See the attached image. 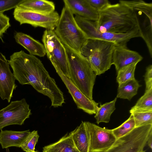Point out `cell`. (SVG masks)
<instances>
[{"mask_svg": "<svg viewBox=\"0 0 152 152\" xmlns=\"http://www.w3.org/2000/svg\"><path fill=\"white\" fill-rule=\"evenodd\" d=\"M147 144L149 147L152 149V134H151L148 138Z\"/></svg>", "mask_w": 152, "mask_h": 152, "instance_id": "d6a6232c", "label": "cell"}, {"mask_svg": "<svg viewBox=\"0 0 152 152\" xmlns=\"http://www.w3.org/2000/svg\"><path fill=\"white\" fill-rule=\"evenodd\" d=\"M14 37L16 42L27 50L30 54L40 57H44L46 54L43 44L29 35L16 32Z\"/></svg>", "mask_w": 152, "mask_h": 152, "instance_id": "2e32d148", "label": "cell"}, {"mask_svg": "<svg viewBox=\"0 0 152 152\" xmlns=\"http://www.w3.org/2000/svg\"><path fill=\"white\" fill-rule=\"evenodd\" d=\"M15 19L20 24H28L34 27H41L46 29L54 30L60 16L56 11L49 14H44L28 10L18 6L13 13Z\"/></svg>", "mask_w": 152, "mask_h": 152, "instance_id": "9c48e42d", "label": "cell"}, {"mask_svg": "<svg viewBox=\"0 0 152 152\" xmlns=\"http://www.w3.org/2000/svg\"><path fill=\"white\" fill-rule=\"evenodd\" d=\"M145 90L152 88V65H149L146 69L144 76Z\"/></svg>", "mask_w": 152, "mask_h": 152, "instance_id": "1f68e13d", "label": "cell"}, {"mask_svg": "<svg viewBox=\"0 0 152 152\" xmlns=\"http://www.w3.org/2000/svg\"><path fill=\"white\" fill-rule=\"evenodd\" d=\"M53 67L68 89L77 108L90 115L95 114L99 107V103L86 96L58 67Z\"/></svg>", "mask_w": 152, "mask_h": 152, "instance_id": "7c38bea8", "label": "cell"}, {"mask_svg": "<svg viewBox=\"0 0 152 152\" xmlns=\"http://www.w3.org/2000/svg\"><path fill=\"white\" fill-rule=\"evenodd\" d=\"M34 152H39L38 151H35Z\"/></svg>", "mask_w": 152, "mask_h": 152, "instance_id": "e575fe53", "label": "cell"}, {"mask_svg": "<svg viewBox=\"0 0 152 152\" xmlns=\"http://www.w3.org/2000/svg\"><path fill=\"white\" fill-rule=\"evenodd\" d=\"M39 137L37 131H33L27 136L20 148L26 152H34L35 146L38 142Z\"/></svg>", "mask_w": 152, "mask_h": 152, "instance_id": "83f0119b", "label": "cell"}, {"mask_svg": "<svg viewBox=\"0 0 152 152\" xmlns=\"http://www.w3.org/2000/svg\"><path fill=\"white\" fill-rule=\"evenodd\" d=\"M123 3L132 8L135 11L142 12L149 19L152 20V3H148L143 0H120Z\"/></svg>", "mask_w": 152, "mask_h": 152, "instance_id": "cb8c5ba5", "label": "cell"}, {"mask_svg": "<svg viewBox=\"0 0 152 152\" xmlns=\"http://www.w3.org/2000/svg\"><path fill=\"white\" fill-rule=\"evenodd\" d=\"M138 63H135L126 66L117 72L116 81L120 85L135 78L134 73Z\"/></svg>", "mask_w": 152, "mask_h": 152, "instance_id": "d4e9b609", "label": "cell"}, {"mask_svg": "<svg viewBox=\"0 0 152 152\" xmlns=\"http://www.w3.org/2000/svg\"><path fill=\"white\" fill-rule=\"evenodd\" d=\"M117 99L116 97L112 101L100 104L94 116L98 124L101 122L108 123L109 122L111 115L115 109Z\"/></svg>", "mask_w": 152, "mask_h": 152, "instance_id": "7402d4cb", "label": "cell"}, {"mask_svg": "<svg viewBox=\"0 0 152 152\" xmlns=\"http://www.w3.org/2000/svg\"><path fill=\"white\" fill-rule=\"evenodd\" d=\"M89 141V152H104L114 144L116 139L112 129L101 127L84 121Z\"/></svg>", "mask_w": 152, "mask_h": 152, "instance_id": "8fae6325", "label": "cell"}, {"mask_svg": "<svg viewBox=\"0 0 152 152\" xmlns=\"http://www.w3.org/2000/svg\"><path fill=\"white\" fill-rule=\"evenodd\" d=\"M54 31L64 45L78 52L88 39L77 24L74 14L66 6L62 10L57 25Z\"/></svg>", "mask_w": 152, "mask_h": 152, "instance_id": "5b68a950", "label": "cell"}, {"mask_svg": "<svg viewBox=\"0 0 152 152\" xmlns=\"http://www.w3.org/2000/svg\"><path fill=\"white\" fill-rule=\"evenodd\" d=\"M43 152H80L76 147L70 133H67L56 142L45 146Z\"/></svg>", "mask_w": 152, "mask_h": 152, "instance_id": "ac0fdd59", "label": "cell"}, {"mask_svg": "<svg viewBox=\"0 0 152 152\" xmlns=\"http://www.w3.org/2000/svg\"><path fill=\"white\" fill-rule=\"evenodd\" d=\"M141 86L135 78L118 85L116 98L130 101L137 94Z\"/></svg>", "mask_w": 152, "mask_h": 152, "instance_id": "44dd1931", "label": "cell"}, {"mask_svg": "<svg viewBox=\"0 0 152 152\" xmlns=\"http://www.w3.org/2000/svg\"><path fill=\"white\" fill-rule=\"evenodd\" d=\"M98 12L95 23L99 32L126 34L140 29L135 11L123 3L110 4Z\"/></svg>", "mask_w": 152, "mask_h": 152, "instance_id": "7a4b0ae2", "label": "cell"}, {"mask_svg": "<svg viewBox=\"0 0 152 152\" xmlns=\"http://www.w3.org/2000/svg\"><path fill=\"white\" fill-rule=\"evenodd\" d=\"M152 111V88L145 90L143 94L129 110L135 112Z\"/></svg>", "mask_w": 152, "mask_h": 152, "instance_id": "603a6c76", "label": "cell"}, {"mask_svg": "<svg viewBox=\"0 0 152 152\" xmlns=\"http://www.w3.org/2000/svg\"><path fill=\"white\" fill-rule=\"evenodd\" d=\"M152 134V124L135 127L130 132L117 139L104 152H141Z\"/></svg>", "mask_w": 152, "mask_h": 152, "instance_id": "8992f818", "label": "cell"}, {"mask_svg": "<svg viewBox=\"0 0 152 152\" xmlns=\"http://www.w3.org/2000/svg\"><path fill=\"white\" fill-rule=\"evenodd\" d=\"M30 132L29 130L16 131L1 130L0 132V144L2 148L12 146L20 148Z\"/></svg>", "mask_w": 152, "mask_h": 152, "instance_id": "e0dca14e", "label": "cell"}, {"mask_svg": "<svg viewBox=\"0 0 152 152\" xmlns=\"http://www.w3.org/2000/svg\"><path fill=\"white\" fill-rule=\"evenodd\" d=\"M65 6L67 7L73 14L87 20L96 22L99 18V12L86 0H64Z\"/></svg>", "mask_w": 152, "mask_h": 152, "instance_id": "9a60e30c", "label": "cell"}, {"mask_svg": "<svg viewBox=\"0 0 152 152\" xmlns=\"http://www.w3.org/2000/svg\"><path fill=\"white\" fill-rule=\"evenodd\" d=\"M8 61L15 80L20 84L31 85L37 92L48 96L54 107L61 106L65 103L63 93L54 79L35 56L21 50L12 54Z\"/></svg>", "mask_w": 152, "mask_h": 152, "instance_id": "6da1fadb", "label": "cell"}, {"mask_svg": "<svg viewBox=\"0 0 152 152\" xmlns=\"http://www.w3.org/2000/svg\"><path fill=\"white\" fill-rule=\"evenodd\" d=\"M142 57L136 51L127 48L126 45H116L113 50L112 64L117 72L123 68L135 63H138Z\"/></svg>", "mask_w": 152, "mask_h": 152, "instance_id": "5bb4252c", "label": "cell"}, {"mask_svg": "<svg viewBox=\"0 0 152 152\" xmlns=\"http://www.w3.org/2000/svg\"><path fill=\"white\" fill-rule=\"evenodd\" d=\"M90 5L98 12L100 11L110 4L107 0H86Z\"/></svg>", "mask_w": 152, "mask_h": 152, "instance_id": "4dcf8cb0", "label": "cell"}, {"mask_svg": "<svg viewBox=\"0 0 152 152\" xmlns=\"http://www.w3.org/2000/svg\"><path fill=\"white\" fill-rule=\"evenodd\" d=\"M10 18L3 13H0V38L3 41V34L10 26Z\"/></svg>", "mask_w": 152, "mask_h": 152, "instance_id": "f546056e", "label": "cell"}, {"mask_svg": "<svg viewBox=\"0 0 152 152\" xmlns=\"http://www.w3.org/2000/svg\"><path fill=\"white\" fill-rule=\"evenodd\" d=\"M23 0H0V13L10 10L18 5Z\"/></svg>", "mask_w": 152, "mask_h": 152, "instance_id": "f1b7e54d", "label": "cell"}, {"mask_svg": "<svg viewBox=\"0 0 152 152\" xmlns=\"http://www.w3.org/2000/svg\"><path fill=\"white\" fill-rule=\"evenodd\" d=\"M31 114L29 105L25 99L11 102L0 110V130L10 125H21Z\"/></svg>", "mask_w": 152, "mask_h": 152, "instance_id": "30bf717a", "label": "cell"}, {"mask_svg": "<svg viewBox=\"0 0 152 152\" xmlns=\"http://www.w3.org/2000/svg\"><path fill=\"white\" fill-rule=\"evenodd\" d=\"M135 127L134 120L131 114L129 117L121 125L112 129L116 139L127 134Z\"/></svg>", "mask_w": 152, "mask_h": 152, "instance_id": "484cf974", "label": "cell"}, {"mask_svg": "<svg viewBox=\"0 0 152 152\" xmlns=\"http://www.w3.org/2000/svg\"><path fill=\"white\" fill-rule=\"evenodd\" d=\"M78 26L88 39H97L111 41L116 45H126L131 39L141 37L140 29L126 34L100 33L96 29L95 21L90 20L77 15L74 17Z\"/></svg>", "mask_w": 152, "mask_h": 152, "instance_id": "ba28073f", "label": "cell"}, {"mask_svg": "<svg viewBox=\"0 0 152 152\" xmlns=\"http://www.w3.org/2000/svg\"><path fill=\"white\" fill-rule=\"evenodd\" d=\"M75 145L80 152H89V141L84 122L82 121L79 126L71 132Z\"/></svg>", "mask_w": 152, "mask_h": 152, "instance_id": "ffe728a7", "label": "cell"}, {"mask_svg": "<svg viewBox=\"0 0 152 152\" xmlns=\"http://www.w3.org/2000/svg\"><path fill=\"white\" fill-rule=\"evenodd\" d=\"M141 152H145V151H144V150H143Z\"/></svg>", "mask_w": 152, "mask_h": 152, "instance_id": "836d02e7", "label": "cell"}, {"mask_svg": "<svg viewBox=\"0 0 152 152\" xmlns=\"http://www.w3.org/2000/svg\"><path fill=\"white\" fill-rule=\"evenodd\" d=\"M116 45L111 41L88 39L80 53L88 61L96 75H99L110 69L112 65V54Z\"/></svg>", "mask_w": 152, "mask_h": 152, "instance_id": "277c9868", "label": "cell"}, {"mask_svg": "<svg viewBox=\"0 0 152 152\" xmlns=\"http://www.w3.org/2000/svg\"><path fill=\"white\" fill-rule=\"evenodd\" d=\"M42 40L47 57L53 66L58 67L65 75L69 77L65 48L54 31L46 29Z\"/></svg>", "mask_w": 152, "mask_h": 152, "instance_id": "52a82bcc", "label": "cell"}, {"mask_svg": "<svg viewBox=\"0 0 152 152\" xmlns=\"http://www.w3.org/2000/svg\"><path fill=\"white\" fill-rule=\"evenodd\" d=\"M131 114L134 118L135 127L152 124V111L135 112Z\"/></svg>", "mask_w": 152, "mask_h": 152, "instance_id": "4316f807", "label": "cell"}, {"mask_svg": "<svg viewBox=\"0 0 152 152\" xmlns=\"http://www.w3.org/2000/svg\"><path fill=\"white\" fill-rule=\"evenodd\" d=\"M25 9L44 14L54 12L55 9L54 3L45 0H23L18 5Z\"/></svg>", "mask_w": 152, "mask_h": 152, "instance_id": "d6986e66", "label": "cell"}, {"mask_svg": "<svg viewBox=\"0 0 152 152\" xmlns=\"http://www.w3.org/2000/svg\"><path fill=\"white\" fill-rule=\"evenodd\" d=\"M15 80L8 61L0 52V96L2 99H7L10 102L13 91L17 87Z\"/></svg>", "mask_w": 152, "mask_h": 152, "instance_id": "4fadbf2b", "label": "cell"}, {"mask_svg": "<svg viewBox=\"0 0 152 152\" xmlns=\"http://www.w3.org/2000/svg\"><path fill=\"white\" fill-rule=\"evenodd\" d=\"M69 72V78L88 98L93 99V91L96 75L88 61L77 52L64 45Z\"/></svg>", "mask_w": 152, "mask_h": 152, "instance_id": "3957f363", "label": "cell"}]
</instances>
